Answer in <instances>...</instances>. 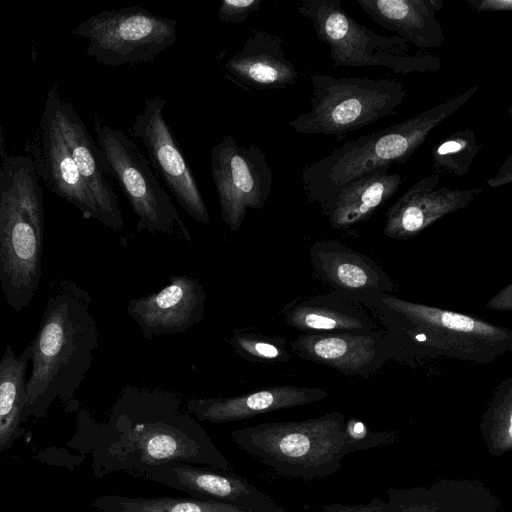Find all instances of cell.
Instances as JSON below:
<instances>
[{
	"label": "cell",
	"instance_id": "1",
	"mask_svg": "<svg viewBox=\"0 0 512 512\" xmlns=\"http://www.w3.org/2000/svg\"><path fill=\"white\" fill-rule=\"evenodd\" d=\"M169 462L233 471L199 421L183 409L179 394L125 386L110 413L101 450L102 472L124 471L139 477L149 467Z\"/></svg>",
	"mask_w": 512,
	"mask_h": 512
},
{
	"label": "cell",
	"instance_id": "2",
	"mask_svg": "<svg viewBox=\"0 0 512 512\" xmlns=\"http://www.w3.org/2000/svg\"><path fill=\"white\" fill-rule=\"evenodd\" d=\"M352 301L382 326L392 359L409 365L446 357L488 364L512 351V331L477 317L408 301L390 293Z\"/></svg>",
	"mask_w": 512,
	"mask_h": 512
},
{
	"label": "cell",
	"instance_id": "3",
	"mask_svg": "<svg viewBox=\"0 0 512 512\" xmlns=\"http://www.w3.org/2000/svg\"><path fill=\"white\" fill-rule=\"evenodd\" d=\"M90 294L64 278L53 279L37 334L30 343L25 414H43L53 399L73 400L98 346Z\"/></svg>",
	"mask_w": 512,
	"mask_h": 512
},
{
	"label": "cell",
	"instance_id": "4",
	"mask_svg": "<svg viewBox=\"0 0 512 512\" xmlns=\"http://www.w3.org/2000/svg\"><path fill=\"white\" fill-rule=\"evenodd\" d=\"M233 441L283 477L314 480L336 473L349 453L391 444L396 431H373L340 412L303 421L260 423L231 432Z\"/></svg>",
	"mask_w": 512,
	"mask_h": 512
},
{
	"label": "cell",
	"instance_id": "5",
	"mask_svg": "<svg viewBox=\"0 0 512 512\" xmlns=\"http://www.w3.org/2000/svg\"><path fill=\"white\" fill-rule=\"evenodd\" d=\"M44 205L30 155L0 163V286L16 312L27 308L42 277Z\"/></svg>",
	"mask_w": 512,
	"mask_h": 512
},
{
	"label": "cell",
	"instance_id": "6",
	"mask_svg": "<svg viewBox=\"0 0 512 512\" xmlns=\"http://www.w3.org/2000/svg\"><path fill=\"white\" fill-rule=\"evenodd\" d=\"M476 84L420 114L378 132L344 142L302 169L308 200L321 206L340 188L384 165L407 163L430 132L458 111L478 91Z\"/></svg>",
	"mask_w": 512,
	"mask_h": 512
},
{
	"label": "cell",
	"instance_id": "7",
	"mask_svg": "<svg viewBox=\"0 0 512 512\" xmlns=\"http://www.w3.org/2000/svg\"><path fill=\"white\" fill-rule=\"evenodd\" d=\"M311 108L289 121L301 134H322L338 139L393 114L406 97L397 79L334 77L314 73L310 77Z\"/></svg>",
	"mask_w": 512,
	"mask_h": 512
},
{
	"label": "cell",
	"instance_id": "8",
	"mask_svg": "<svg viewBox=\"0 0 512 512\" xmlns=\"http://www.w3.org/2000/svg\"><path fill=\"white\" fill-rule=\"evenodd\" d=\"M297 10L328 46L336 67H384L403 74L436 72L442 67L439 57L425 51L414 54L400 37L383 36L358 23L339 0H304Z\"/></svg>",
	"mask_w": 512,
	"mask_h": 512
},
{
	"label": "cell",
	"instance_id": "9",
	"mask_svg": "<svg viewBox=\"0 0 512 512\" xmlns=\"http://www.w3.org/2000/svg\"><path fill=\"white\" fill-rule=\"evenodd\" d=\"M106 172L118 183L137 217L136 228L191 242L189 229L162 187L149 160L120 129L94 119Z\"/></svg>",
	"mask_w": 512,
	"mask_h": 512
},
{
	"label": "cell",
	"instance_id": "10",
	"mask_svg": "<svg viewBox=\"0 0 512 512\" xmlns=\"http://www.w3.org/2000/svg\"><path fill=\"white\" fill-rule=\"evenodd\" d=\"M87 40L86 54L119 67L153 61L176 41V20L138 7L104 10L70 32Z\"/></svg>",
	"mask_w": 512,
	"mask_h": 512
},
{
	"label": "cell",
	"instance_id": "11",
	"mask_svg": "<svg viewBox=\"0 0 512 512\" xmlns=\"http://www.w3.org/2000/svg\"><path fill=\"white\" fill-rule=\"evenodd\" d=\"M220 216L230 231L241 226L249 209H262L272 191V171L263 150L225 135L210 155Z\"/></svg>",
	"mask_w": 512,
	"mask_h": 512
},
{
	"label": "cell",
	"instance_id": "12",
	"mask_svg": "<svg viewBox=\"0 0 512 512\" xmlns=\"http://www.w3.org/2000/svg\"><path fill=\"white\" fill-rule=\"evenodd\" d=\"M166 103L159 96L146 98L144 109L134 117L129 133L142 141L152 168L164 180L183 210L192 219L207 226L210 215L205 200L164 118Z\"/></svg>",
	"mask_w": 512,
	"mask_h": 512
},
{
	"label": "cell",
	"instance_id": "13",
	"mask_svg": "<svg viewBox=\"0 0 512 512\" xmlns=\"http://www.w3.org/2000/svg\"><path fill=\"white\" fill-rule=\"evenodd\" d=\"M30 146V156L38 176L49 189L79 209L85 217L99 221L95 200L80 175L58 125L54 86L48 90Z\"/></svg>",
	"mask_w": 512,
	"mask_h": 512
},
{
	"label": "cell",
	"instance_id": "14",
	"mask_svg": "<svg viewBox=\"0 0 512 512\" xmlns=\"http://www.w3.org/2000/svg\"><path fill=\"white\" fill-rule=\"evenodd\" d=\"M300 358L349 376L376 373L392 353L382 330L301 333L290 342Z\"/></svg>",
	"mask_w": 512,
	"mask_h": 512
},
{
	"label": "cell",
	"instance_id": "15",
	"mask_svg": "<svg viewBox=\"0 0 512 512\" xmlns=\"http://www.w3.org/2000/svg\"><path fill=\"white\" fill-rule=\"evenodd\" d=\"M205 289L198 278L177 275L167 286L147 296L131 299L128 315L142 335L151 340L168 334L184 333L204 319Z\"/></svg>",
	"mask_w": 512,
	"mask_h": 512
},
{
	"label": "cell",
	"instance_id": "16",
	"mask_svg": "<svg viewBox=\"0 0 512 512\" xmlns=\"http://www.w3.org/2000/svg\"><path fill=\"white\" fill-rule=\"evenodd\" d=\"M140 476L185 492L197 500L224 502L251 508L278 504L237 473L209 466L169 462L149 467Z\"/></svg>",
	"mask_w": 512,
	"mask_h": 512
},
{
	"label": "cell",
	"instance_id": "17",
	"mask_svg": "<svg viewBox=\"0 0 512 512\" xmlns=\"http://www.w3.org/2000/svg\"><path fill=\"white\" fill-rule=\"evenodd\" d=\"M54 103L58 125L80 175L95 200L99 221L114 231L122 230L124 218L118 197L107 177L98 145L93 141L76 109L71 103L61 99L55 86Z\"/></svg>",
	"mask_w": 512,
	"mask_h": 512
},
{
	"label": "cell",
	"instance_id": "18",
	"mask_svg": "<svg viewBox=\"0 0 512 512\" xmlns=\"http://www.w3.org/2000/svg\"><path fill=\"white\" fill-rule=\"evenodd\" d=\"M440 175L421 178L407 189L385 213L383 234L396 240L415 237L430 225L469 206L482 189L436 188Z\"/></svg>",
	"mask_w": 512,
	"mask_h": 512
},
{
	"label": "cell",
	"instance_id": "19",
	"mask_svg": "<svg viewBox=\"0 0 512 512\" xmlns=\"http://www.w3.org/2000/svg\"><path fill=\"white\" fill-rule=\"evenodd\" d=\"M310 260L316 277L350 300L365 294H392L393 281L375 261L337 240L314 243Z\"/></svg>",
	"mask_w": 512,
	"mask_h": 512
},
{
	"label": "cell",
	"instance_id": "20",
	"mask_svg": "<svg viewBox=\"0 0 512 512\" xmlns=\"http://www.w3.org/2000/svg\"><path fill=\"white\" fill-rule=\"evenodd\" d=\"M223 74L243 88L256 90L286 88L299 79L297 68L285 55L283 38L259 29L227 59Z\"/></svg>",
	"mask_w": 512,
	"mask_h": 512
},
{
	"label": "cell",
	"instance_id": "21",
	"mask_svg": "<svg viewBox=\"0 0 512 512\" xmlns=\"http://www.w3.org/2000/svg\"><path fill=\"white\" fill-rule=\"evenodd\" d=\"M327 396L321 388L278 385L236 396L191 398L185 409L198 421L220 424L321 401Z\"/></svg>",
	"mask_w": 512,
	"mask_h": 512
},
{
	"label": "cell",
	"instance_id": "22",
	"mask_svg": "<svg viewBox=\"0 0 512 512\" xmlns=\"http://www.w3.org/2000/svg\"><path fill=\"white\" fill-rule=\"evenodd\" d=\"M385 494L405 512H501L497 496L475 479H440L427 486L389 488Z\"/></svg>",
	"mask_w": 512,
	"mask_h": 512
},
{
	"label": "cell",
	"instance_id": "23",
	"mask_svg": "<svg viewBox=\"0 0 512 512\" xmlns=\"http://www.w3.org/2000/svg\"><path fill=\"white\" fill-rule=\"evenodd\" d=\"M360 8L381 27L419 50L439 48L445 37L436 14L443 0H357Z\"/></svg>",
	"mask_w": 512,
	"mask_h": 512
},
{
	"label": "cell",
	"instance_id": "24",
	"mask_svg": "<svg viewBox=\"0 0 512 512\" xmlns=\"http://www.w3.org/2000/svg\"><path fill=\"white\" fill-rule=\"evenodd\" d=\"M286 324L303 333L370 331L377 323L364 307L336 292L288 303L280 311Z\"/></svg>",
	"mask_w": 512,
	"mask_h": 512
},
{
	"label": "cell",
	"instance_id": "25",
	"mask_svg": "<svg viewBox=\"0 0 512 512\" xmlns=\"http://www.w3.org/2000/svg\"><path fill=\"white\" fill-rule=\"evenodd\" d=\"M378 167L347 183L320 207L335 229H346L368 219L402 184V176Z\"/></svg>",
	"mask_w": 512,
	"mask_h": 512
},
{
	"label": "cell",
	"instance_id": "26",
	"mask_svg": "<svg viewBox=\"0 0 512 512\" xmlns=\"http://www.w3.org/2000/svg\"><path fill=\"white\" fill-rule=\"evenodd\" d=\"M31 346L16 355L8 343L0 359V444L17 430L26 407V372Z\"/></svg>",
	"mask_w": 512,
	"mask_h": 512
},
{
	"label": "cell",
	"instance_id": "27",
	"mask_svg": "<svg viewBox=\"0 0 512 512\" xmlns=\"http://www.w3.org/2000/svg\"><path fill=\"white\" fill-rule=\"evenodd\" d=\"M105 512H289L279 503L275 506L251 508L192 497H130L112 495L98 501Z\"/></svg>",
	"mask_w": 512,
	"mask_h": 512
},
{
	"label": "cell",
	"instance_id": "28",
	"mask_svg": "<svg viewBox=\"0 0 512 512\" xmlns=\"http://www.w3.org/2000/svg\"><path fill=\"white\" fill-rule=\"evenodd\" d=\"M480 432L488 453L502 456L512 450V378L502 381L480 421Z\"/></svg>",
	"mask_w": 512,
	"mask_h": 512
},
{
	"label": "cell",
	"instance_id": "29",
	"mask_svg": "<svg viewBox=\"0 0 512 512\" xmlns=\"http://www.w3.org/2000/svg\"><path fill=\"white\" fill-rule=\"evenodd\" d=\"M475 132L471 128L457 130L438 143L431 154L432 174L450 173L465 176L480 152Z\"/></svg>",
	"mask_w": 512,
	"mask_h": 512
},
{
	"label": "cell",
	"instance_id": "30",
	"mask_svg": "<svg viewBox=\"0 0 512 512\" xmlns=\"http://www.w3.org/2000/svg\"><path fill=\"white\" fill-rule=\"evenodd\" d=\"M227 342L238 356L250 362L275 364L291 358L286 340L281 336L265 335L252 329H237Z\"/></svg>",
	"mask_w": 512,
	"mask_h": 512
},
{
	"label": "cell",
	"instance_id": "31",
	"mask_svg": "<svg viewBox=\"0 0 512 512\" xmlns=\"http://www.w3.org/2000/svg\"><path fill=\"white\" fill-rule=\"evenodd\" d=\"M264 0H224L217 10V17L224 23L237 24L260 9Z\"/></svg>",
	"mask_w": 512,
	"mask_h": 512
},
{
	"label": "cell",
	"instance_id": "32",
	"mask_svg": "<svg viewBox=\"0 0 512 512\" xmlns=\"http://www.w3.org/2000/svg\"><path fill=\"white\" fill-rule=\"evenodd\" d=\"M322 512H405L396 502L389 499L383 501L378 497L366 504L331 503L321 506Z\"/></svg>",
	"mask_w": 512,
	"mask_h": 512
},
{
	"label": "cell",
	"instance_id": "33",
	"mask_svg": "<svg viewBox=\"0 0 512 512\" xmlns=\"http://www.w3.org/2000/svg\"><path fill=\"white\" fill-rule=\"evenodd\" d=\"M466 2L475 13L512 10L511 0H466Z\"/></svg>",
	"mask_w": 512,
	"mask_h": 512
},
{
	"label": "cell",
	"instance_id": "34",
	"mask_svg": "<svg viewBox=\"0 0 512 512\" xmlns=\"http://www.w3.org/2000/svg\"><path fill=\"white\" fill-rule=\"evenodd\" d=\"M487 309L499 311L512 310V284H508L497 294H495L486 304Z\"/></svg>",
	"mask_w": 512,
	"mask_h": 512
},
{
	"label": "cell",
	"instance_id": "35",
	"mask_svg": "<svg viewBox=\"0 0 512 512\" xmlns=\"http://www.w3.org/2000/svg\"><path fill=\"white\" fill-rule=\"evenodd\" d=\"M512 181V155H509L497 173L487 180V185L492 188L500 187Z\"/></svg>",
	"mask_w": 512,
	"mask_h": 512
},
{
	"label": "cell",
	"instance_id": "36",
	"mask_svg": "<svg viewBox=\"0 0 512 512\" xmlns=\"http://www.w3.org/2000/svg\"><path fill=\"white\" fill-rule=\"evenodd\" d=\"M6 156L7 155H6L5 143H4V138H3V134H2V129L0 126V157H2V159H4Z\"/></svg>",
	"mask_w": 512,
	"mask_h": 512
}]
</instances>
